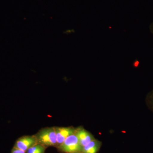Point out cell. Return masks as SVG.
<instances>
[{
    "label": "cell",
    "mask_w": 153,
    "mask_h": 153,
    "mask_svg": "<svg viewBox=\"0 0 153 153\" xmlns=\"http://www.w3.org/2000/svg\"><path fill=\"white\" fill-rule=\"evenodd\" d=\"M72 153H82L81 152H74Z\"/></svg>",
    "instance_id": "12"
},
{
    "label": "cell",
    "mask_w": 153,
    "mask_h": 153,
    "mask_svg": "<svg viewBox=\"0 0 153 153\" xmlns=\"http://www.w3.org/2000/svg\"><path fill=\"white\" fill-rule=\"evenodd\" d=\"M149 28L151 33L153 34V23H152L150 25Z\"/></svg>",
    "instance_id": "11"
},
{
    "label": "cell",
    "mask_w": 153,
    "mask_h": 153,
    "mask_svg": "<svg viewBox=\"0 0 153 153\" xmlns=\"http://www.w3.org/2000/svg\"><path fill=\"white\" fill-rule=\"evenodd\" d=\"M101 143L94 139L82 148V153H97L99 150Z\"/></svg>",
    "instance_id": "6"
},
{
    "label": "cell",
    "mask_w": 153,
    "mask_h": 153,
    "mask_svg": "<svg viewBox=\"0 0 153 153\" xmlns=\"http://www.w3.org/2000/svg\"><path fill=\"white\" fill-rule=\"evenodd\" d=\"M57 148L60 152L64 153L81 152L82 149L75 132L69 136Z\"/></svg>",
    "instance_id": "2"
},
{
    "label": "cell",
    "mask_w": 153,
    "mask_h": 153,
    "mask_svg": "<svg viewBox=\"0 0 153 153\" xmlns=\"http://www.w3.org/2000/svg\"><path fill=\"white\" fill-rule=\"evenodd\" d=\"M56 138L57 147H58L70 135L74 133L76 128L72 127H55Z\"/></svg>",
    "instance_id": "4"
},
{
    "label": "cell",
    "mask_w": 153,
    "mask_h": 153,
    "mask_svg": "<svg viewBox=\"0 0 153 153\" xmlns=\"http://www.w3.org/2000/svg\"><path fill=\"white\" fill-rule=\"evenodd\" d=\"M44 148H46V147L42 146V145L40 144L39 143L36 144L34 145L33 146L31 147L30 149H28L26 153H35L38 152L42 149H44Z\"/></svg>",
    "instance_id": "8"
},
{
    "label": "cell",
    "mask_w": 153,
    "mask_h": 153,
    "mask_svg": "<svg viewBox=\"0 0 153 153\" xmlns=\"http://www.w3.org/2000/svg\"><path fill=\"white\" fill-rule=\"evenodd\" d=\"M46 149H47V148H44V149H42L41 150L38 151V152L35 153H45Z\"/></svg>",
    "instance_id": "10"
},
{
    "label": "cell",
    "mask_w": 153,
    "mask_h": 153,
    "mask_svg": "<svg viewBox=\"0 0 153 153\" xmlns=\"http://www.w3.org/2000/svg\"><path fill=\"white\" fill-rule=\"evenodd\" d=\"M146 103L148 108L153 112V90L147 95Z\"/></svg>",
    "instance_id": "7"
},
{
    "label": "cell",
    "mask_w": 153,
    "mask_h": 153,
    "mask_svg": "<svg viewBox=\"0 0 153 153\" xmlns=\"http://www.w3.org/2000/svg\"><path fill=\"white\" fill-rule=\"evenodd\" d=\"M38 143L36 136H25L17 140L14 147L27 152L28 149Z\"/></svg>",
    "instance_id": "3"
},
{
    "label": "cell",
    "mask_w": 153,
    "mask_h": 153,
    "mask_svg": "<svg viewBox=\"0 0 153 153\" xmlns=\"http://www.w3.org/2000/svg\"><path fill=\"white\" fill-rule=\"evenodd\" d=\"M11 153H26L25 151H22V150L19 149L15 147L13 148L11 151Z\"/></svg>",
    "instance_id": "9"
},
{
    "label": "cell",
    "mask_w": 153,
    "mask_h": 153,
    "mask_svg": "<svg viewBox=\"0 0 153 153\" xmlns=\"http://www.w3.org/2000/svg\"><path fill=\"white\" fill-rule=\"evenodd\" d=\"M35 135L38 143L46 148L50 146L57 147V138L55 127L41 129Z\"/></svg>",
    "instance_id": "1"
},
{
    "label": "cell",
    "mask_w": 153,
    "mask_h": 153,
    "mask_svg": "<svg viewBox=\"0 0 153 153\" xmlns=\"http://www.w3.org/2000/svg\"><path fill=\"white\" fill-rule=\"evenodd\" d=\"M75 133L82 148L95 139L90 133L82 127L76 128Z\"/></svg>",
    "instance_id": "5"
}]
</instances>
